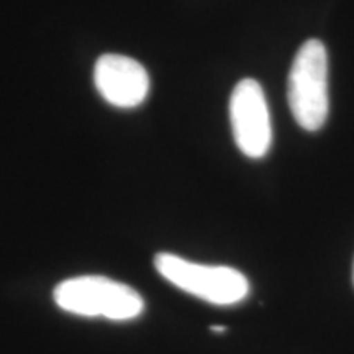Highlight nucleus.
<instances>
[{
    "mask_svg": "<svg viewBox=\"0 0 354 354\" xmlns=\"http://www.w3.org/2000/svg\"><path fill=\"white\" fill-rule=\"evenodd\" d=\"M212 331H215V333H225L227 328L225 326H212Z\"/></svg>",
    "mask_w": 354,
    "mask_h": 354,
    "instance_id": "6",
    "label": "nucleus"
},
{
    "mask_svg": "<svg viewBox=\"0 0 354 354\" xmlns=\"http://www.w3.org/2000/svg\"><path fill=\"white\" fill-rule=\"evenodd\" d=\"M53 297L59 308L81 317L127 322L140 317L145 300L133 287L104 276L73 277L56 286Z\"/></svg>",
    "mask_w": 354,
    "mask_h": 354,
    "instance_id": "2",
    "label": "nucleus"
},
{
    "mask_svg": "<svg viewBox=\"0 0 354 354\" xmlns=\"http://www.w3.org/2000/svg\"><path fill=\"white\" fill-rule=\"evenodd\" d=\"M287 99L304 130L317 131L325 125L330 112L328 55L325 44L315 38L305 41L292 61Z\"/></svg>",
    "mask_w": 354,
    "mask_h": 354,
    "instance_id": "1",
    "label": "nucleus"
},
{
    "mask_svg": "<svg viewBox=\"0 0 354 354\" xmlns=\"http://www.w3.org/2000/svg\"><path fill=\"white\" fill-rule=\"evenodd\" d=\"M353 281H354V276H353Z\"/></svg>",
    "mask_w": 354,
    "mask_h": 354,
    "instance_id": "7",
    "label": "nucleus"
},
{
    "mask_svg": "<svg viewBox=\"0 0 354 354\" xmlns=\"http://www.w3.org/2000/svg\"><path fill=\"white\" fill-rule=\"evenodd\" d=\"M94 84L99 94L118 109L138 107L149 92L148 71L123 55L100 56L94 68Z\"/></svg>",
    "mask_w": 354,
    "mask_h": 354,
    "instance_id": "5",
    "label": "nucleus"
},
{
    "mask_svg": "<svg viewBox=\"0 0 354 354\" xmlns=\"http://www.w3.org/2000/svg\"><path fill=\"white\" fill-rule=\"evenodd\" d=\"M230 122L233 138L248 158L268 154L272 143V125L263 87L254 79H243L230 97Z\"/></svg>",
    "mask_w": 354,
    "mask_h": 354,
    "instance_id": "4",
    "label": "nucleus"
},
{
    "mask_svg": "<svg viewBox=\"0 0 354 354\" xmlns=\"http://www.w3.org/2000/svg\"><path fill=\"white\" fill-rule=\"evenodd\" d=\"M154 266L172 286L209 304L234 305L250 294L245 274L228 266L198 264L171 253H159Z\"/></svg>",
    "mask_w": 354,
    "mask_h": 354,
    "instance_id": "3",
    "label": "nucleus"
}]
</instances>
